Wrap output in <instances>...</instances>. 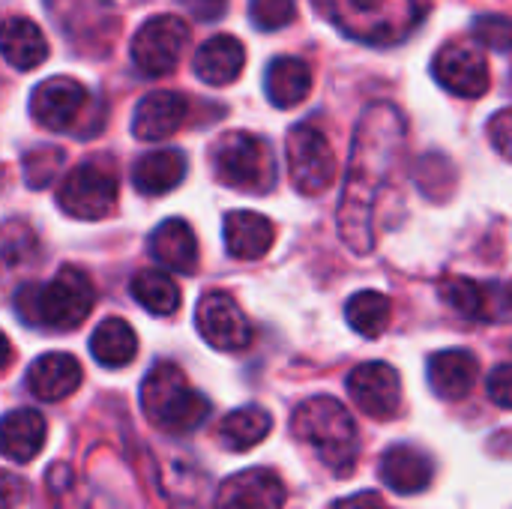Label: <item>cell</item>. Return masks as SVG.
<instances>
[{
  "label": "cell",
  "instance_id": "1",
  "mask_svg": "<svg viewBox=\"0 0 512 509\" xmlns=\"http://www.w3.org/2000/svg\"><path fill=\"white\" fill-rule=\"evenodd\" d=\"M405 135V117L390 102L369 105L357 123L345 192L339 201V234L354 255H369L375 249V216L387 186H393L402 168Z\"/></svg>",
  "mask_w": 512,
  "mask_h": 509
},
{
  "label": "cell",
  "instance_id": "2",
  "mask_svg": "<svg viewBox=\"0 0 512 509\" xmlns=\"http://www.w3.org/2000/svg\"><path fill=\"white\" fill-rule=\"evenodd\" d=\"M96 303L90 276L78 267H60L45 285H24L15 297V309L24 324L48 330H75L84 324Z\"/></svg>",
  "mask_w": 512,
  "mask_h": 509
},
{
  "label": "cell",
  "instance_id": "3",
  "mask_svg": "<svg viewBox=\"0 0 512 509\" xmlns=\"http://www.w3.org/2000/svg\"><path fill=\"white\" fill-rule=\"evenodd\" d=\"M141 408L147 420L168 435H189L210 417V402L189 384L180 366L162 360L141 384Z\"/></svg>",
  "mask_w": 512,
  "mask_h": 509
},
{
  "label": "cell",
  "instance_id": "4",
  "mask_svg": "<svg viewBox=\"0 0 512 509\" xmlns=\"http://www.w3.org/2000/svg\"><path fill=\"white\" fill-rule=\"evenodd\" d=\"M324 15L363 45H399L420 21L417 0H321Z\"/></svg>",
  "mask_w": 512,
  "mask_h": 509
},
{
  "label": "cell",
  "instance_id": "5",
  "mask_svg": "<svg viewBox=\"0 0 512 509\" xmlns=\"http://www.w3.org/2000/svg\"><path fill=\"white\" fill-rule=\"evenodd\" d=\"M291 429H294L297 441L312 447L330 471L351 474V468L357 462V426L342 402H336L330 396L306 399L294 411Z\"/></svg>",
  "mask_w": 512,
  "mask_h": 509
},
{
  "label": "cell",
  "instance_id": "6",
  "mask_svg": "<svg viewBox=\"0 0 512 509\" xmlns=\"http://www.w3.org/2000/svg\"><path fill=\"white\" fill-rule=\"evenodd\" d=\"M216 177L240 192L267 195L276 186V159L270 144L252 132H228L213 147Z\"/></svg>",
  "mask_w": 512,
  "mask_h": 509
},
{
  "label": "cell",
  "instance_id": "7",
  "mask_svg": "<svg viewBox=\"0 0 512 509\" xmlns=\"http://www.w3.org/2000/svg\"><path fill=\"white\" fill-rule=\"evenodd\" d=\"M117 195H120V186H117V174L111 171V165H105L102 159H90L66 174L57 192V204L72 219L96 222L114 213Z\"/></svg>",
  "mask_w": 512,
  "mask_h": 509
},
{
  "label": "cell",
  "instance_id": "8",
  "mask_svg": "<svg viewBox=\"0 0 512 509\" xmlns=\"http://www.w3.org/2000/svg\"><path fill=\"white\" fill-rule=\"evenodd\" d=\"M288 171L294 186L303 195H324L336 180V153L327 141V135L312 126L300 123L288 132Z\"/></svg>",
  "mask_w": 512,
  "mask_h": 509
},
{
  "label": "cell",
  "instance_id": "9",
  "mask_svg": "<svg viewBox=\"0 0 512 509\" xmlns=\"http://www.w3.org/2000/svg\"><path fill=\"white\" fill-rule=\"evenodd\" d=\"M189 42V27L177 15H156L132 36V63L147 78H165L177 69Z\"/></svg>",
  "mask_w": 512,
  "mask_h": 509
},
{
  "label": "cell",
  "instance_id": "10",
  "mask_svg": "<svg viewBox=\"0 0 512 509\" xmlns=\"http://www.w3.org/2000/svg\"><path fill=\"white\" fill-rule=\"evenodd\" d=\"M45 9L75 48L102 54L117 33L111 0H45Z\"/></svg>",
  "mask_w": 512,
  "mask_h": 509
},
{
  "label": "cell",
  "instance_id": "11",
  "mask_svg": "<svg viewBox=\"0 0 512 509\" xmlns=\"http://www.w3.org/2000/svg\"><path fill=\"white\" fill-rule=\"evenodd\" d=\"M195 327L201 339L216 351H243L252 342V324L240 303L225 291H207L195 309Z\"/></svg>",
  "mask_w": 512,
  "mask_h": 509
},
{
  "label": "cell",
  "instance_id": "12",
  "mask_svg": "<svg viewBox=\"0 0 512 509\" xmlns=\"http://www.w3.org/2000/svg\"><path fill=\"white\" fill-rule=\"evenodd\" d=\"M432 75L435 81L462 96V99H480L489 84H492V72H489V63L480 51L468 48V45H444L435 60H432Z\"/></svg>",
  "mask_w": 512,
  "mask_h": 509
},
{
  "label": "cell",
  "instance_id": "13",
  "mask_svg": "<svg viewBox=\"0 0 512 509\" xmlns=\"http://www.w3.org/2000/svg\"><path fill=\"white\" fill-rule=\"evenodd\" d=\"M348 393L354 405L375 420H387L399 414L402 408V381H399V372L387 363L357 366L348 375Z\"/></svg>",
  "mask_w": 512,
  "mask_h": 509
},
{
  "label": "cell",
  "instance_id": "14",
  "mask_svg": "<svg viewBox=\"0 0 512 509\" xmlns=\"http://www.w3.org/2000/svg\"><path fill=\"white\" fill-rule=\"evenodd\" d=\"M87 99H90V93H87V87L81 81H75L69 75H57V78L42 81L33 90V96H30V114L45 129L63 132V129H72V123H78Z\"/></svg>",
  "mask_w": 512,
  "mask_h": 509
},
{
  "label": "cell",
  "instance_id": "15",
  "mask_svg": "<svg viewBox=\"0 0 512 509\" xmlns=\"http://www.w3.org/2000/svg\"><path fill=\"white\" fill-rule=\"evenodd\" d=\"M441 297L459 315L471 321H504L510 315V291L504 282H477L468 276H450L441 282Z\"/></svg>",
  "mask_w": 512,
  "mask_h": 509
},
{
  "label": "cell",
  "instance_id": "16",
  "mask_svg": "<svg viewBox=\"0 0 512 509\" xmlns=\"http://www.w3.org/2000/svg\"><path fill=\"white\" fill-rule=\"evenodd\" d=\"M285 498L288 492L276 471L249 468L222 483L213 509H282Z\"/></svg>",
  "mask_w": 512,
  "mask_h": 509
},
{
  "label": "cell",
  "instance_id": "17",
  "mask_svg": "<svg viewBox=\"0 0 512 509\" xmlns=\"http://www.w3.org/2000/svg\"><path fill=\"white\" fill-rule=\"evenodd\" d=\"M378 474H381L384 486L393 489L396 495H420L435 480V462L429 453L408 447V444H399L381 456Z\"/></svg>",
  "mask_w": 512,
  "mask_h": 509
},
{
  "label": "cell",
  "instance_id": "18",
  "mask_svg": "<svg viewBox=\"0 0 512 509\" xmlns=\"http://www.w3.org/2000/svg\"><path fill=\"white\" fill-rule=\"evenodd\" d=\"M186 114H189L186 96L159 90L138 102V108L132 114V132L138 141H162L183 126Z\"/></svg>",
  "mask_w": 512,
  "mask_h": 509
},
{
  "label": "cell",
  "instance_id": "19",
  "mask_svg": "<svg viewBox=\"0 0 512 509\" xmlns=\"http://www.w3.org/2000/svg\"><path fill=\"white\" fill-rule=\"evenodd\" d=\"M45 438H48L45 417L33 408L9 411L0 420V456H6L15 465L33 462L42 453Z\"/></svg>",
  "mask_w": 512,
  "mask_h": 509
},
{
  "label": "cell",
  "instance_id": "20",
  "mask_svg": "<svg viewBox=\"0 0 512 509\" xmlns=\"http://www.w3.org/2000/svg\"><path fill=\"white\" fill-rule=\"evenodd\" d=\"M81 363L72 354H42L27 372V390L42 402H60L81 387Z\"/></svg>",
  "mask_w": 512,
  "mask_h": 509
},
{
  "label": "cell",
  "instance_id": "21",
  "mask_svg": "<svg viewBox=\"0 0 512 509\" xmlns=\"http://www.w3.org/2000/svg\"><path fill=\"white\" fill-rule=\"evenodd\" d=\"M243 66H246V48L237 36H228V33L210 36L195 51V60H192L195 75L213 87H225V84L237 81Z\"/></svg>",
  "mask_w": 512,
  "mask_h": 509
},
{
  "label": "cell",
  "instance_id": "22",
  "mask_svg": "<svg viewBox=\"0 0 512 509\" xmlns=\"http://www.w3.org/2000/svg\"><path fill=\"white\" fill-rule=\"evenodd\" d=\"M477 375H480L477 357L462 348L441 351L429 360V387L435 390V396H441L447 402L465 399L474 390Z\"/></svg>",
  "mask_w": 512,
  "mask_h": 509
},
{
  "label": "cell",
  "instance_id": "23",
  "mask_svg": "<svg viewBox=\"0 0 512 509\" xmlns=\"http://www.w3.org/2000/svg\"><path fill=\"white\" fill-rule=\"evenodd\" d=\"M276 228L267 216L252 210H234L225 216V246L237 261H258L273 249Z\"/></svg>",
  "mask_w": 512,
  "mask_h": 509
},
{
  "label": "cell",
  "instance_id": "24",
  "mask_svg": "<svg viewBox=\"0 0 512 509\" xmlns=\"http://www.w3.org/2000/svg\"><path fill=\"white\" fill-rule=\"evenodd\" d=\"M0 54L12 69L27 72L48 57V39L36 21L24 15H12L0 21Z\"/></svg>",
  "mask_w": 512,
  "mask_h": 509
},
{
  "label": "cell",
  "instance_id": "25",
  "mask_svg": "<svg viewBox=\"0 0 512 509\" xmlns=\"http://www.w3.org/2000/svg\"><path fill=\"white\" fill-rule=\"evenodd\" d=\"M150 252L162 267L177 273H192L198 267V240L186 219H165L150 234Z\"/></svg>",
  "mask_w": 512,
  "mask_h": 509
},
{
  "label": "cell",
  "instance_id": "26",
  "mask_svg": "<svg viewBox=\"0 0 512 509\" xmlns=\"http://www.w3.org/2000/svg\"><path fill=\"white\" fill-rule=\"evenodd\" d=\"M186 177V156L180 150H150L132 168V183L141 195H165Z\"/></svg>",
  "mask_w": 512,
  "mask_h": 509
},
{
  "label": "cell",
  "instance_id": "27",
  "mask_svg": "<svg viewBox=\"0 0 512 509\" xmlns=\"http://www.w3.org/2000/svg\"><path fill=\"white\" fill-rule=\"evenodd\" d=\"M267 99L276 108H294L312 93V69L300 57H276L264 75Z\"/></svg>",
  "mask_w": 512,
  "mask_h": 509
},
{
  "label": "cell",
  "instance_id": "28",
  "mask_svg": "<svg viewBox=\"0 0 512 509\" xmlns=\"http://www.w3.org/2000/svg\"><path fill=\"white\" fill-rule=\"evenodd\" d=\"M90 354L99 366L120 369L135 360L138 354V336L123 318H105L93 336H90Z\"/></svg>",
  "mask_w": 512,
  "mask_h": 509
},
{
  "label": "cell",
  "instance_id": "29",
  "mask_svg": "<svg viewBox=\"0 0 512 509\" xmlns=\"http://www.w3.org/2000/svg\"><path fill=\"white\" fill-rule=\"evenodd\" d=\"M273 429V417L258 408V405H246V408H237L231 411L225 420H222V429H219V438L228 450L234 453H246L252 447H258Z\"/></svg>",
  "mask_w": 512,
  "mask_h": 509
},
{
  "label": "cell",
  "instance_id": "30",
  "mask_svg": "<svg viewBox=\"0 0 512 509\" xmlns=\"http://www.w3.org/2000/svg\"><path fill=\"white\" fill-rule=\"evenodd\" d=\"M132 297L153 315H174L180 309V288L165 270H138L132 279Z\"/></svg>",
  "mask_w": 512,
  "mask_h": 509
},
{
  "label": "cell",
  "instance_id": "31",
  "mask_svg": "<svg viewBox=\"0 0 512 509\" xmlns=\"http://www.w3.org/2000/svg\"><path fill=\"white\" fill-rule=\"evenodd\" d=\"M345 318L351 324L354 333L366 336V339H378L393 318V303L381 294V291H360L348 300L345 306Z\"/></svg>",
  "mask_w": 512,
  "mask_h": 509
},
{
  "label": "cell",
  "instance_id": "32",
  "mask_svg": "<svg viewBox=\"0 0 512 509\" xmlns=\"http://www.w3.org/2000/svg\"><path fill=\"white\" fill-rule=\"evenodd\" d=\"M63 159L66 156L60 147H48V144L33 147L30 153H24V183L30 189H45L63 168Z\"/></svg>",
  "mask_w": 512,
  "mask_h": 509
},
{
  "label": "cell",
  "instance_id": "33",
  "mask_svg": "<svg viewBox=\"0 0 512 509\" xmlns=\"http://www.w3.org/2000/svg\"><path fill=\"white\" fill-rule=\"evenodd\" d=\"M36 252V234L27 222H6L0 225V261L21 264Z\"/></svg>",
  "mask_w": 512,
  "mask_h": 509
},
{
  "label": "cell",
  "instance_id": "34",
  "mask_svg": "<svg viewBox=\"0 0 512 509\" xmlns=\"http://www.w3.org/2000/svg\"><path fill=\"white\" fill-rule=\"evenodd\" d=\"M249 15L258 30H282L297 15V0H249Z\"/></svg>",
  "mask_w": 512,
  "mask_h": 509
},
{
  "label": "cell",
  "instance_id": "35",
  "mask_svg": "<svg viewBox=\"0 0 512 509\" xmlns=\"http://www.w3.org/2000/svg\"><path fill=\"white\" fill-rule=\"evenodd\" d=\"M510 30L512 27L507 15H480L474 21V36L498 54L510 51Z\"/></svg>",
  "mask_w": 512,
  "mask_h": 509
},
{
  "label": "cell",
  "instance_id": "36",
  "mask_svg": "<svg viewBox=\"0 0 512 509\" xmlns=\"http://www.w3.org/2000/svg\"><path fill=\"white\" fill-rule=\"evenodd\" d=\"M489 399L498 405V408H510L512 405V369L510 363H501L495 366V372L489 375Z\"/></svg>",
  "mask_w": 512,
  "mask_h": 509
},
{
  "label": "cell",
  "instance_id": "37",
  "mask_svg": "<svg viewBox=\"0 0 512 509\" xmlns=\"http://www.w3.org/2000/svg\"><path fill=\"white\" fill-rule=\"evenodd\" d=\"M27 501V483L18 474L0 471V509H18Z\"/></svg>",
  "mask_w": 512,
  "mask_h": 509
},
{
  "label": "cell",
  "instance_id": "38",
  "mask_svg": "<svg viewBox=\"0 0 512 509\" xmlns=\"http://www.w3.org/2000/svg\"><path fill=\"white\" fill-rule=\"evenodd\" d=\"M489 138L495 144V150L501 156H510V144H512V114L507 108H501L492 120H489Z\"/></svg>",
  "mask_w": 512,
  "mask_h": 509
},
{
  "label": "cell",
  "instance_id": "39",
  "mask_svg": "<svg viewBox=\"0 0 512 509\" xmlns=\"http://www.w3.org/2000/svg\"><path fill=\"white\" fill-rule=\"evenodd\" d=\"M186 6H189V12H192L195 18H201V21H216V18L225 12L228 0H186Z\"/></svg>",
  "mask_w": 512,
  "mask_h": 509
},
{
  "label": "cell",
  "instance_id": "40",
  "mask_svg": "<svg viewBox=\"0 0 512 509\" xmlns=\"http://www.w3.org/2000/svg\"><path fill=\"white\" fill-rule=\"evenodd\" d=\"M333 509H387V504H384L375 492H360V495H354V498L339 501Z\"/></svg>",
  "mask_w": 512,
  "mask_h": 509
},
{
  "label": "cell",
  "instance_id": "41",
  "mask_svg": "<svg viewBox=\"0 0 512 509\" xmlns=\"http://www.w3.org/2000/svg\"><path fill=\"white\" fill-rule=\"evenodd\" d=\"M9 357H12V345H9V339H6V336L0 333V369H3L6 363H9Z\"/></svg>",
  "mask_w": 512,
  "mask_h": 509
}]
</instances>
